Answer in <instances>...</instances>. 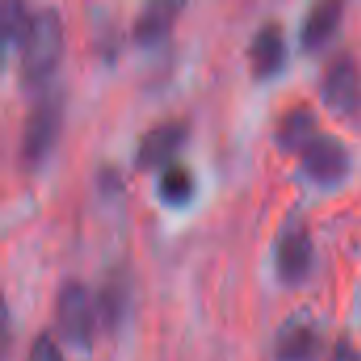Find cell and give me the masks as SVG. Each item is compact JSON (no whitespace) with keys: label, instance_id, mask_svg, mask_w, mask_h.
Returning <instances> with one entry per match:
<instances>
[{"label":"cell","instance_id":"obj_10","mask_svg":"<svg viewBox=\"0 0 361 361\" xmlns=\"http://www.w3.org/2000/svg\"><path fill=\"white\" fill-rule=\"evenodd\" d=\"M322 133L319 127H317V116L311 108L307 106H296V108H290L277 123V129H275V137L279 142V146L283 150H290V152H302L305 146L317 135Z\"/></svg>","mask_w":361,"mask_h":361},{"label":"cell","instance_id":"obj_8","mask_svg":"<svg viewBox=\"0 0 361 361\" xmlns=\"http://www.w3.org/2000/svg\"><path fill=\"white\" fill-rule=\"evenodd\" d=\"M288 57V49H286V38L283 32L277 23L269 21L264 23L252 38L250 44V61H252V70L258 78H271L275 76Z\"/></svg>","mask_w":361,"mask_h":361},{"label":"cell","instance_id":"obj_14","mask_svg":"<svg viewBox=\"0 0 361 361\" xmlns=\"http://www.w3.org/2000/svg\"><path fill=\"white\" fill-rule=\"evenodd\" d=\"M32 15L25 11L23 4L19 2H4L2 11H0V21H2V38L4 42H13V44H21L27 25H30Z\"/></svg>","mask_w":361,"mask_h":361},{"label":"cell","instance_id":"obj_3","mask_svg":"<svg viewBox=\"0 0 361 361\" xmlns=\"http://www.w3.org/2000/svg\"><path fill=\"white\" fill-rule=\"evenodd\" d=\"M97 322L95 298L78 281H68L55 298V326L66 343L85 349L91 345Z\"/></svg>","mask_w":361,"mask_h":361},{"label":"cell","instance_id":"obj_4","mask_svg":"<svg viewBox=\"0 0 361 361\" xmlns=\"http://www.w3.org/2000/svg\"><path fill=\"white\" fill-rule=\"evenodd\" d=\"M300 161L305 173L322 186L338 184L351 171V152L345 142L324 131L305 146V150L300 152Z\"/></svg>","mask_w":361,"mask_h":361},{"label":"cell","instance_id":"obj_17","mask_svg":"<svg viewBox=\"0 0 361 361\" xmlns=\"http://www.w3.org/2000/svg\"><path fill=\"white\" fill-rule=\"evenodd\" d=\"M328 361H361V355L351 343L343 341V343H338L334 347V351H332V355H330Z\"/></svg>","mask_w":361,"mask_h":361},{"label":"cell","instance_id":"obj_5","mask_svg":"<svg viewBox=\"0 0 361 361\" xmlns=\"http://www.w3.org/2000/svg\"><path fill=\"white\" fill-rule=\"evenodd\" d=\"M313 239L302 222H290L275 243V269L283 283L298 286L307 279L313 267Z\"/></svg>","mask_w":361,"mask_h":361},{"label":"cell","instance_id":"obj_16","mask_svg":"<svg viewBox=\"0 0 361 361\" xmlns=\"http://www.w3.org/2000/svg\"><path fill=\"white\" fill-rule=\"evenodd\" d=\"M25 361H63V355H61V349H59V345L55 343L53 336L40 334L32 343Z\"/></svg>","mask_w":361,"mask_h":361},{"label":"cell","instance_id":"obj_11","mask_svg":"<svg viewBox=\"0 0 361 361\" xmlns=\"http://www.w3.org/2000/svg\"><path fill=\"white\" fill-rule=\"evenodd\" d=\"M180 8H182L180 2H167V0L146 4L135 17L133 38L144 47L161 42L169 34Z\"/></svg>","mask_w":361,"mask_h":361},{"label":"cell","instance_id":"obj_13","mask_svg":"<svg viewBox=\"0 0 361 361\" xmlns=\"http://www.w3.org/2000/svg\"><path fill=\"white\" fill-rule=\"evenodd\" d=\"M157 192L165 205H184L190 201L195 192V178L188 167L180 163H169L163 167L159 182H157Z\"/></svg>","mask_w":361,"mask_h":361},{"label":"cell","instance_id":"obj_6","mask_svg":"<svg viewBox=\"0 0 361 361\" xmlns=\"http://www.w3.org/2000/svg\"><path fill=\"white\" fill-rule=\"evenodd\" d=\"M322 99L336 114H353L361 106V72L357 61L343 53L330 61L322 78Z\"/></svg>","mask_w":361,"mask_h":361},{"label":"cell","instance_id":"obj_2","mask_svg":"<svg viewBox=\"0 0 361 361\" xmlns=\"http://www.w3.org/2000/svg\"><path fill=\"white\" fill-rule=\"evenodd\" d=\"M63 116V104L57 93L40 95L27 110L21 137H19V159L23 165H38L53 148Z\"/></svg>","mask_w":361,"mask_h":361},{"label":"cell","instance_id":"obj_12","mask_svg":"<svg viewBox=\"0 0 361 361\" xmlns=\"http://www.w3.org/2000/svg\"><path fill=\"white\" fill-rule=\"evenodd\" d=\"M343 19V4L341 2H319L315 4L300 27V42L309 51H315L324 44H328L338 30Z\"/></svg>","mask_w":361,"mask_h":361},{"label":"cell","instance_id":"obj_1","mask_svg":"<svg viewBox=\"0 0 361 361\" xmlns=\"http://www.w3.org/2000/svg\"><path fill=\"white\" fill-rule=\"evenodd\" d=\"M63 51V25L53 6L32 13L27 32L19 44V70L25 82L47 80L57 68Z\"/></svg>","mask_w":361,"mask_h":361},{"label":"cell","instance_id":"obj_7","mask_svg":"<svg viewBox=\"0 0 361 361\" xmlns=\"http://www.w3.org/2000/svg\"><path fill=\"white\" fill-rule=\"evenodd\" d=\"M186 137V125L176 118L161 121L146 129L135 148V163L144 169L167 167Z\"/></svg>","mask_w":361,"mask_h":361},{"label":"cell","instance_id":"obj_9","mask_svg":"<svg viewBox=\"0 0 361 361\" xmlns=\"http://www.w3.org/2000/svg\"><path fill=\"white\" fill-rule=\"evenodd\" d=\"M322 351L319 332L309 322H288L275 338L277 361H315Z\"/></svg>","mask_w":361,"mask_h":361},{"label":"cell","instance_id":"obj_15","mask_svg":"<svg viewBox=\"0 0 361 361\" xmlns=\"http://www.w3.org/2000/svg\"><path fill=\"white\" fill-rule=\"evenodd\" d=\"M95 307H97V317H102L108 326L116 324L121 319L123 307H125V298H123V286L110 283L106 286L99 296L95 298Z\"/></svg>","mask_w":361,"mask_h":361}]
</instances>
